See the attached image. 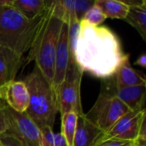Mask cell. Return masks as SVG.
I'll use <instances>...</instances> for the list:
<instances>
[{"label": "cell", "instance_id": "1", "mask_svg": "<svg viewBox=\"0 0 146 146\" xmlns=\"http://www.w3.org/2000/svg\"><path fill=\"white\" fill-rule=\"evenodd\" d=\"M74 56L83 72L108 79L115 74L126 54L122 51L120 39L110 28L92 26L80 20Z\"/></svg>", "mask_w": 146, "mask_h": 146}, {"label": "cell", "instance_id": "2", "mask_svg": "<svg viewBox=\"0 0 146 146\" xmlns=\"http://www.w3.org/2000/svg\"><path fill=\"white\" fill-rule=\"evenodd\" d=\"M64 15L60 0H51L27 58V62H35V65L50 85L54 77L55 55Z\"/></svg>", "mask_w": 146, "mask_h": 146}, {"label": "cell", "instance_id": "3", "mask_svg": "<svg viewBox=\"0 0 146 146\" xmlns=\"http://www.w3.org/2000/svg\"><path fill=\"white\" fill-rule=\"evenodd\" d=\"M45 12L36 18L28 19L9 4L0 7V46L23 56L31 49Z\"/></svg>", "mask_w": 146, "mask_h": 146}, {"label": "cell", "instance_id": "4", "mask_svg": "<svg viewBox=\"0 0 146 146\" xmlns=\"http://www.w3.org/2000/svg\"><path fill=\"white\" fill-rule=\"evenodd\" d=\"M23 82L29 93V105L26 113L38 128L44 126L53 127L59 111L56 93L51 85L36 65Z\"/></svg>", "mask_w": 146, "mask_h": 146}, {"label": "cell", "instance_id": "5", "mask_svg": "<svg viewBox=\"0 0 146 146\" xmlns=\"http://www.w3.org/2000/svg\"><path fill=\"white\" fill-rule=\"evenodd\" d=\"M0 134L15 136L27 146H43L40 130L27 114L15 112L6 104L0 110Z\"/></svg>", "mask_w": 146, "mask_h": 146}, {"label": "cell", "instance_id": "6", "mask_svg": "<svg viewBox=\"0 0 146 146\" xmlns=\"http://www.w3.org/2000/svg\"><path fill=\"white\" fill-rule=\"evenodd\" d=\"M84 72L80 69L74 58L70 57L65 77L56 90L58 111L61 115L74 111L79 115L83 114L80 86Z\"/></svg>", "mask_w": 146, "mask_h": 146}, {"label": "cell", "instance_id": "7", "mask_svg": "<svg viewBox=\"0 0 146 146\" xmlns=\"http://www.w3.org/2000/svg\"><path fill=\"white\" fill-rule=\"evenodd\" d=\"M129 111V109L116 97L101 92L86 116L104 133Z\"/></svg>", "mask_w": 146, "mask_h": 146}, {"label": "cell", "instance_id": "8", "mask_svg": "<svg viewBox=\"0 0 146 146\" xmlns=\"http://www.w3.org/2000/svg\"><path fill=\"white\" fill-rule=\"evenodd\" d=\"M146 110L129 111L121 117L110 129L104 132L98 142L106 139L139 140L142 124L145 121ZM96 143V144H97Z\"/></svg>", "mask_w": 146, "mask_h": 146}, {"label": "cell", "instance_id": "9", "mask_svg": "<svg viewBox=\"0 0 146 146\" xmlns=\"http://www.w3.org/2000/svg\"><path fill=\"white\" fill-rule=\"evenodd\" d=\"M71 55L68 44V15L65 12L64 20L62 24L60 36L56 50L54 77L52 81V88L56 93V90L65 77V74L68 66Z\"/></svg>", "mask_w": 146, "mask_h": 146}, {"label": "cell", "instance_id": "10", "mask_svg": "<svg viewBox=\"0 0 146 146\" xmlns=\"http://www.w3.org/2000/svg\"><path fill=\"white\" fill-rule=\"evenodd\" d=\"M111 79V77H110ZM101 92L116 97L131 111L145 109L146 86H135L127 87H116L113 80L104 83Z\"/></svg>", "mask_w": 146, "mask_h": 146}, {"label": "cell", "instance_id": "11", "mask_svg": "<svg viewBox=\"0 0 146 146\" xmlns=\"http://www.w3.org/2000/svg\"><path fill=\"white\" fill-rule=\"evenodd\" d=\"M0 100L15 112H26L29 105V93L23 80H14L1 86Z\"/></svg>", "mask_w": 146, "mask_h": 146}, {"label": "cell", "instance_id": "12", "mask_svg": "<svg viewBox=\"0 0 146 146\" xmlns=\"http://www.w3.org/2000/svg\"><path fill=\"white\" fill-rule=\"evenodd\" d=\"M102 133L103 132L87 119L85 113L79 115L72 146H94Z\"/></svg>", "mask_w": 146, "mask_h": 146}, {"label": "cell", "instance_id": "13", "mask_svg": "<svg viewBox=\"0 0 146 146\" xmlns=\"http://www.w3.org/2000/svg\"><path fill=\"white\" fill-rule=\"evenodd\" d=\"M23 63V56L6 47L0 46V86L14 80Z\"/></svg>", "mask_w": 146, "mask_h": 146}, {"label": "cell", "instance_id": "14", "mask_svg": "<svg viewBox=\"0 0 146 146\" xmlns=\"http://www.w3.org/2000/svg\"><path fill=\"white\" fill-rule=\"evenodd\" d=\"M111 79L116 87L146 86V80L144 74L136 71L131 66L129 54H126L121 64Z\"/></svg>", "mask_w": 146, "mask_h": 146}, {"label": "cell", "instance_id": "15", "mask_svg": "<svg viewBox=\"0 0 146 146\" xmlns=\"http://www.w3.org/2000/svg\"><path fill=\"white\" fill-rule=\"evenodd\" d=\"M50 1L45 0H10L9 5L28 19H33L44 13Z\"/></svg>", "mask_w": 146, "mask_h": 146}, {"label": "cell", "instance_id": "16", "mask_svg": "<svg viewBox=\"0 0 146 146\" xmlns=\"http://www.w3.org/2000/svg\"><path fill=\"white\" fill-rule=\"evenodd\" d=\"M94 4L101 9L106 18L124 20L130 9L124 3L117 0H95Z\"/></svg>", "mask_w": 146, "mask_h": 146}, {"label": "cell", "instance_id": "17", "mask_svg": "<svg viewBox=\"0 0 146 146\" xmlns=\"http://www.w3.org/2000/svg\"><path fill=\"white\" fill-rule=\"evenodd\" d=\"M124 21L133 26L139 33L142 38L146 40V7L130 8Z\"/></svg>", "mask_w": 146, "mask_h": 146}, {"label": "cell", "instance_id": "18", "mask_svg": "<svg viewBox=\"0 0 146 146\" xmlns=\"http://www.w3.org/2000/svg\"><path fill=\"white\" fill-rule=\"evenodd\" d=\"M61 119H62L61 133L66 139L68 146H72L75 129H76V125H77L78 114L74 111H70L61 115Z\"/></svg>", "mask_w": 146, "mask_h": 146}, {"label": "cell", "instance_id": "19", "mask_svg": "<svg viewBox=\"0 0 146 146\" xmlns=\"http://www.w3.org/2000/svg\"><path fill=\"white\" fill-rule=\"evenodd\" d=\"M60 2L64 11L74 14L80 20L94 3V1L91 0H60Z\"/></svg>", "mask_w": 146, "mask_h": 146}, {"label": "cell", "instance_id": "20", "mask_svg": "<svg viewBox=\"0 0 146 146\" xmlns=\"http://www.w3.org/2000/svg\"><path fill=\"white\" fill-rule=\"evenodd\" d=\"M66 12V11H65ZM68 15V44H69V50L72 58H74V50L75 46L80 33V20L72 13L66 12Z\"/></svg>", "mask_w": 146, "mask_h": 146}, {"label": "cell", "instance_id": "21", "mask_svg": "<svg viewBox=\"0 0 146 146\" xmlns=\"http://www.w3.org/2000/svg\"><path fill=\"white\" fill-rule=\"evenodd\" d=\"M107 18L103 14L101 9L93 3V5L84 14L82 18L80 20L86 21L89 24L92 26H99L101 23H103Z\"/></svg>", "mask_w": 146, "mask_h": 146}, {"label": "cell", "instance_id": "22", "mask_svg": "<svg viewBox=\"0 0 146 146\" xmlns=\"http://www.w3.org/2000/svg\"><path fill=\"white\" fill-rule=\"evenodd\" d=\"M94 146H146L145 143L140 140H121V139H106L97 143Z\"/></svg>", "mask_w": 146, "mask_h": 146}, {"label": "cell", "instance_id": "23", "mask_svg": "<svg viewBox=\"0 0 146 146\" xmlns=\"http://www.w3.org/2000/svg\"><path fill=\"white\" fill-rule=\"evenodd\" d=\"M40 130L41 143L43 146H54V133L52 127L49 126H44Z\"/></svg>", "mask_w": 146, "mask_h": 146}, {"label": "cell", "instance_id": "24", "mask_svg": "<svg viewBox=\"0 0 146 146\" xmlns=\"http://www.w3.org/2000/svg\"><path fill=\"white\" fill-rule=\"evenodd\" d=\"M0 144L3 146H27L18 138L9 134H0Z\"/></svg>", "mask_w": 146, "mask_h": 146}, {"label": "cell", "instance_id": "25", "mask_svg": "<svg viewBox=\"0 0 146 146\" xmlns=\"http://www.w3.org/2000/svg\"><path fill=\"white\" fill-rule=\"evenodd\" d=\"M129 8H141L146 7L145 0H123L121 1Z\"/></svg>", "mask_w": 146, "mask_h": 146}, {"label": "cell", "instance_id": "26", "mask_svg": "<svg viewBox=\"0 0 146 146\" xmlns=\"http://www.w3.org/2000/svg\"><path fill=\"white\" fill-rule=\"evenodd\" d=\"M54 146H68L66 139L61 133L54 134Z\"/></svg>", "mask_w": 146, "mask_h": 146}, {"label": "cell", "instance_id": "27", "mask_svg": "<svg viewBox=\"0 0 146 146\" xmlns=\"http://www.w3.org/2000/svg\"><path fill=\"white\" fill-rule=\"evenodd\" d=\"M135 64L136 65H139L142 68H145L146 67V55L144 53L142 54L138 59L137 61L135 62Z\"/></svg>", "mask_w": 146, "mask_h": 146}, {"label": "cell", "instance_id": "28", "mask_svg": "<svg viewBox=\"0 0 146 146\" xmlns=\"http://www.w3.org/2000/svg\"><path fill=\"white\" fill-rule=\"evenodd\" d=\"M10 3V0H0V7L9 5Z\"/></svg>", "mask_w": 146, "mask_h": 146}, {"label": "cell", "instance_id": "29", "mask_svg": "<svg viewBox=\"0 0 146 146\" xmlns=\"http://www.w3.org/2000/svg\"><path fill=\"white\" fill-rule=\"evenodd\" d=\"M4 105H5V104H4V103H3V102L0 100V110H1L2 108H3V106H4Z\"/></svg>", "mask_w": 146, "mask_h": 146}, {"label": "cell", "instance_id": "30", "mask_svg": "<svg viewBox=\"0 0 146 146\" xmlns=\"http://www.w3.org/2000/svg\"><path fill=\"white\" fill-rule=\"evenodd\" d=\"M0 146H3V145H1V144H0Z\"/></svg>", "mask_w": 146, "mask_h": 146}]
</instances>
